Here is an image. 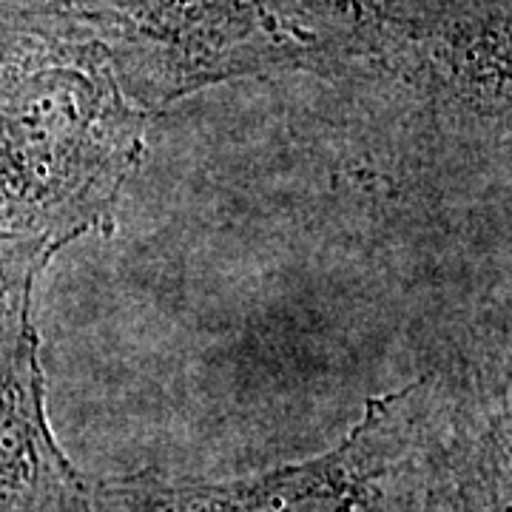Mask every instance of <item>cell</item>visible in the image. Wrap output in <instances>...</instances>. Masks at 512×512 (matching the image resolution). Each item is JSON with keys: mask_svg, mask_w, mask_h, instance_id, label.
Segmentation results:
<instances>
[{"mask_svg": "<svg viewBox=\"0 0 512 512\" xmlns=\"http://www.w3.org/2000/svg\"><path fill=\"white\" fill-rule=\"evenodd\" d=\"M89 512H510V416L416 382L373 396L322 456L220 484L92 481Z\"/></svg>", "mask_w": 512, "mask_h": 512, "instance_id": "1", "label": "cell"}, {"mask_svg": "<svg viewBox=\"0 0 512 512\" xmlns=\"http://www.w3.org/2000/svg\"><path fill=\"white\" fill-rule=\"evenodd\" d=\"M89 484L49 424L37 339L0 362V512H83Z\"/></svg>", "mask_w": 512, "mask_h": 512, "instance_id": "2", "label": "cell"}, {"mask_svg": "<svg viewBox=\"0 0 512 512\" xmlns=\"http://www.w3.org/2000/svg\"><path fill=\"white\" fill-rule=\"evenodd\" d=\"M57 251L49 242L0 239V362L37 342L35 285Z\"/></svg>", "mask_w": 512, "mask_h": 512, "instance_id": "3", "label": "cell"}, {"mask_svg": "<svg viewBox=\"0 0 512 512\" xmlns=\"http://www.w3.org/2000/svg\"><path fill=\"white\" fill-rule=\"evenodd\" d=\"M83 512H89V501H86V510H83Z\"/></svg>", "mask_w": 512, "mask_h": 512, "instance_id": "4", "label": "cell"}]
</instances>
